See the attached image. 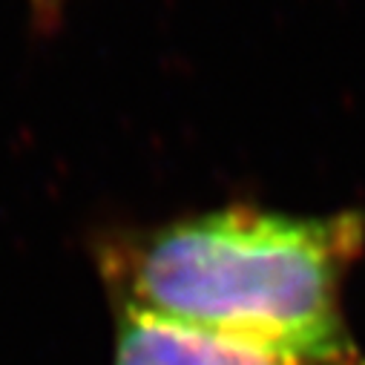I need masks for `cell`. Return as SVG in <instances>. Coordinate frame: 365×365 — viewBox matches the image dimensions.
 Returning <instances> with one entry per match:
<instances>
[{
  "label": "cell",
  "instance_id": "1",
  "mask_svg": "<svg viewBox=\"0 0 365 365\" xmlns=\"http://www.w3.org/2000/svg\"><path fill=\"white\" fill-rule=\"evenodd\" d=\"M362 245L359 213L222 207L113 239L101 250V270L118 308L319 365H365L339 299Z\"/></svg>",
  "mask_w": 365,
  "mask_h": 365
},
{
  "label": "cell",
  "instance_id": "2",
  "mask_svg": "<svg viewBox=\"0 0 365 365\" xmlns=\"http://www.w3.org/2000/svg\"><path fill=\"white\" fill-rule=\"evenodd\" d=\"M113 365H319L219 331L118 308Z\"/></svg>",
  "mask_w": 365,
  "mask_h": 365
},
{
  "label": "cell",
  "instance_id": "3",
  "mask_svg": "<svg viewBox=\"0 0 365 365\" xmlns=\"http://www.w3.org/2000/svg\"><path fill=\"white\" fill-rule=\"evenodd\" d=\"M32 4H35V12L41 15V21H49L61 9L63 0H32Z\"/></svg>",
  "mask_w": 365,
  "mask_h": 365
}]
</instances>
